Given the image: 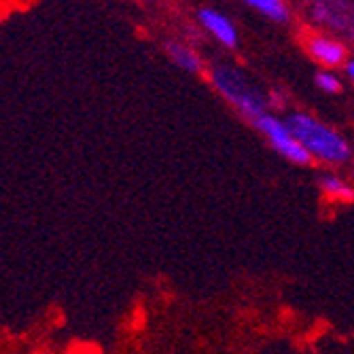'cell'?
Returning <instances> with one entry per match:
<instances>
[{
    "instance_id": "6da1fadb",
    "label": "cell",
    "mask_w": 354,
    "mask_h": 354,
    "mask_svg": "<svg viewBox=\"0 0 354 354\" xmlns=\"http://www.w3.org/2000/svg\"><path fill=\"white\" fill-rule=\"evenodd\" d=\"M291 132L301 142V147L310 153L312 159L327 166H344L348 164L354 151L350 142L333 127L318 121L308 113H291L286 119Z\"/></svg>"
},
{
    "instance_id": "7a4b0ae2",
    "label": "cell",
    "mask_w": 354,
    "mask_h": 354,
    "mask_svg": "<svg viewBox=\"0 0 354 354\" xmlns=\"http://www.w3.org/2000/svg\"><path fill=\"white\" fill-rule=\"evenodd\" d=\"M210 79H212V85L216 87V91L246 121L252 123L254 119H259L261 115L270 113L263 95L248 83V79L240 71L225 66V64H214L210 71Z\"/></svg>"
},
{
    "instance_id": "3957f363",
    "label": "cell",
    "mask_w": 354,
    "mask_h": 354,
    "mask_svg": "<svg viewBox=\"0 0 354 354\" xmlns=\"http://www.w3.org/2000/svg\"><path fill=\"white\" fill-rule=\"evenodd\" d=\"M252 125L266 136V140L272 145V149H274L280 157H284L286 162H291V164H295V166H301V168L312 166L314 159H312L310 153L301 147V142L295 138V134L291 132V127H288L286 121L274 117L272 113H266V115H261L259 119H254Z\"/></svg>"
},
{
    "instance_id": "277c9868",
    "label": "cell",
    "mask_w": 354,
    "mask_h": 354,
    "mask_svg": "<svg viewBox=\"0 0 354 354\" xmlns=\"http://www.w3.org/2000/svg\"><path fill=\"white\" fill-rule=\"evenodd\" d=\"M198 17H200V21L204 24V28L210 32V35L216 41H221L225 47H236L238 45V32H236L234 24L225 15H221L218 11H212V9H202Z\"/></svg>"
},
{
    "instance_id": "5b68a950",
    "label": "cell",
    "mask_w": 354,
    "mask_h": 354,
    "mask_svg": "<svg viewBox=\"0 0 354 354\" xmlns=\"http://www.w3.org/2000/svg\"><path fill=\"white\" fill-rule=\"evenodd\" d=\"M318 189L325 193L329 200L342 202V204H352L354 202V187L342 178L339 174L333 172H325L318 176Z\"/></svg>"
},
{
    "instance_id": "8992f818",
    "label": "cell",
    "mask_w": 354,
    "mask_h": 354,
    "mask_svg": "<svg viewBox=\"0 0 354 354\" xmlns=\"http://www.w3.org/2000/svg\"><path fill=\"white\" fill-rule=\"evenodd\" d=\"M310 53L325 66H342L346 62V49L329 39H312L310 41Z\"/></svg>"
},
{
    "instance_id": "52a82bcc",
    "label": "cell",
    "mask_w": 354,
    "mask_h": 354,
    "mask_svg": "<svg viewBox=\"0 0 354 354\" xmlns=\"http://www.w3.org/2000/svg\"><path fill=\"white\" fill-rule=\"evenodd\" d=\"M168 53L174 59L176 66H180L183 71L193 73V75H198L202 71V59L196 53H193L189 47H185L180 43H170L168 45Z\"/></svg>"
},
{
    "instance_id": "ba28073f",
    "label": "cell",
    "mask_w": 354,
    "mask_h": 354,
    "mask_svg": "<svg viewBox=\"0 0 354 354\" xmlns=\"http://www.w3.org/2000/svg\"><path fill=\"white\" fill-rule=\"evenodd\" d=\"M244 3L254 7L257 11H261L263 15H268L274 21H284L288 17V11L282 0H244Z\"/></svg>"
},
{
    "instance_id": "9c48e42d",
    "label": "cell",
    "mask_w": 354,
    "mask_h": 354,
    "mask_svg": "<svg viewBox=\"0 0 354 354\" xmlns=\"http://www.w3.org/2000/svg\"><path fill=\"white\" fill-rule=\"evenodd\" d=\"M314 83H316L318 89H323V91H327V93H337V91L342 89L339 79H337L335 75H331V73H318V75L314 77Z\"/></svg>"
},
{
    "instance_id": "30bf717a",
    "label": "cell",
    "mask_w": 354,
    "mask_h": 354,
    "mask_svg": "<svg viewBox=\"0 0 354 354\" xmlns=\"http://www.w3.org/2000/svg\"><path fill=\"white\" fill-rule=\"evenodd\" d=\"M346 73H348L350 81L354 83V59H352V62H348V66H346Z\"/></svg>"
}]
</instances>
